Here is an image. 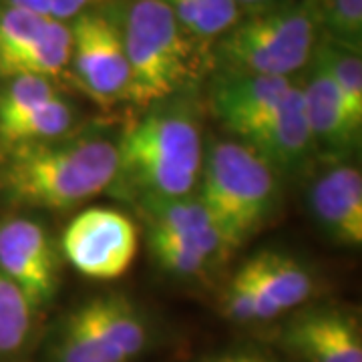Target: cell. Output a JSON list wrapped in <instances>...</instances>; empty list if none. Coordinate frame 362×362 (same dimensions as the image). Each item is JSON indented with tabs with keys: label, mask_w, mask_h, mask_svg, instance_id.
Segmentation results:
<instances>
[{
	"label": "cell",
	"mask_w": 362,
	"mask_h": 362,
	"mask_svg": "<svg viewBox=\"0 0 362 362\" xmlns=\"http://www.w3.org/2000/svg\"><path fill=\"white\" fill-rule=\"evenodd\" d=\"M310 207L316 221L340 246L362 244V177L350 165H338L314 181Z\"/></svg>",
	"instance_id": "obj_11"
},
{
	"label": "cell",
	"mask_w": 362,
	"mask_h": 362,
	"mask_svg": "<svg viewBox=\"0 0 362 362\" xmlns=\"http://www.w3.org/2000/svg\"><path fill=\"white\" fill-rule=\"evenodd\" d=\"M292 89L288 77L232 73L214 90V113L226 129L242 137L250 127L270 115Z\"/></svg>",
	"instance_id": "obj_12"
},
{
	"label": "cell",
	"mask_w": 362,
	"mask_h": 362,
	"mask_svg": "<svg viewBox=\"0 0 362 362\" xmlns=\"http://www.w3.org/2000/svg\"><path fill=\"white\" fill-rule=\"evenodd\" d=\"M238 2V6L240 4H244V6H266V4H270L272 0H235Z\"/></svg>",
	"instance_id": "obj_32"
},
{
	"label": "cell",
	"mask_w": 362,
	"mask_h": 362,
	"mask_svg": "<svg viewBox=\"0 0 362 362\" xmlns=\"http://www.w3.org/2000/svg\"><path fill=\"white\" fill-rule=\"evenodd\" d=\"M33 304L8 276L0 272V352L23 349L33 322Z\"/></svg>",
	"instance_id": "obj_22"
},
{
	"label": "cell",
	"mask_w": 362,
	"mask_h": 362,
	"mask_svg": "<svg viewBox=\"0 0 362 362\" xmlns=\"http://www.w3.org/2000/svg\"><path fill=\"white\" fill-rule=\"evenodd\" d=\"M49 18L16 6L0 13V69L26 49Z\"/></svg>",
	"instance_id": "obj_25"
},
{
	"label": "cell",
	"mask_w": 362,
	"mask_h": 362,
	"mask_svg": "<svg viewBox=\"0 0 362 362\" xmlns=\"http://www.w3.org/2000/svg\"><path fill=\"white\" fill-rule=\"evenodd\" d=\"M71 65L78 85L101 105L131 99V73L121 30L101 14H78L71 28Z\"/></svg>",
	"instance_id": "obj_7"
},
{
	"label": "cell",
	"mask_w": 362,
	"mask_h": 362,
	"mask_svg": "<svg viewBox=\"0 0 362 362\" xmlns=\"http://www.w3.org/2000/svg\"><path fill=\"white\" fill-rule=\"evenodd\" d=\"M199 362H280L274 356L262 354L256 350H226L218 354H209Z\"/></svg>",
	"instance_id": "obj_29"
},
{
	"label": "cell",
	"mask_w": 362,
	"mask_h": 362,
	"mask_svg": "<svg viewBox=\"0 0 362 362\" xmlns=\"http://www.w3.org/2000/svg\"><path fill=\"white\" fill-rule=\"evenodd\" d=\"M252 147L274 171H294L302 168L316 147L312 135L302 89L292 85L270 115L258 121L240 137Z\"/></svg>",
	"instance_id": "obj_10"
},
{
	"label": "cell",
	"mask_w": 362,
	"mask_h": 362,
	"mask_svg": "<svg viewBox=\"0 0 362 362\" xmlns=\"http://www.w3.org/2000/svg\"><path fill=\"white\" fill-rule=\"evenodd\" d=\"M115 180L125 181L141 202L194 194L204 163L199 125L177 109L153 111L117 145Z\"/></svg>",
	"instance_id": "obj_2"
},
{
	"label": "cell",
	"mask_w": 362,
	"mask_h": 362,
	"mask_svg": "<svg viewBox=\"0 0 362 362\" xmlns=\"http://www.w3.org/2000/svg\"><path fill=\"white\" fill-rule=\"evenodd\" d=\"M316 16L308 4L259 11L223 33L218 52L238 75L288 77L310 61Z\"/></svg>",
	"instance_id": "obj_5"
},
{
	"label": "cell",
	"mask_w": 362,
	"mask_h": 362,
	"mask_svg": "<svg viewBox=\"0 0 362 362\" xmlns=\"http://www.w3.org/2000/svg\"><path fill=\"white\" fill-rule=\"evenodd\" d=\"M282 342L302 362H362L361 324L340 308L300 312L286 324Z\"/></svg>",
	"instance_id": "obj_9"
},
{
	"label": "cell",
	"mask_w": 362,
	"mask_h": 362,
	"mask_svg": "<svg viewBox=\"0 0 362 362\" xmlns=\"http://www.w3.org/2000/svg\"><path fill=\"white\" fill-rule=\"evenodd\" d=\"M151 232H163L192 240L209 262L228 258L232 250L223 233L209 216L207 207L197 195L189 194L175 199H147L141 202Z\"/></svg>",
	"instance_id": "obj_13"
},
{
	"label": "cell",
	"mask_w": 362,
	"mask_h": 362,
	"mask_svg": "<svg viewBox=\"0 0 362 362\" xmlns=\"http://www.w3.org/2000/svg\"><path fill=\"white\" fill-rule=\"evenodd\" d=\"M250 264L282 312L296 308L310 298L314 290L310 274L294 258L278 252H259Z\"/></svg>",
	"instance_id": "obj_18"
},
{
	"label": "cell",
	"mask_w": 362,
	"mask_h": 362,
	"mask_svg": "<svg viewBox=\"0 0 362 362\" xmlns=\"http://www.w3.org/2000/svg\"><path fill=\"white\" fill-rule=\"evenodd\" d=\"M54 87L49 78L33 75L11 77L8 85L0 93V129L28 115L33 109L54 97Z\"/></svg>",
	"instance_id": "obj_23"
},
{
	"label": "cell",
	"mask_w": 362,
	"mask_h": 362,
	"mask_svg": "<svg viewBox=\"0 0 362 362\" xmlns=\"http://www.w3.org/2000/svg\"><path fill=\"white\" fill-rule=\"evenodd\" d=\"M52 141L16 145L2 171L4 187L14 199L63 211L85 204L115 181V143L101 137Z\"/></svg>",
	"instance_id": "obj_1"
},
{
	"label": "cell",
	"mask_w": 362,
	"mask_h": 362,
	"mask_svg": "<svg viewBox=\"0 0 362 362\" xmlns=\"http://www.w3.org/2000/svg\"><path fill=\"white\" fill-rule=\"evenodd\" d=\"M199 177L197 197L232 252L272 220L280 195L276 171L246 143H216Z\"/></svg>",
	"instance_id": "obj_3"
},
{
	"label": "cell",
	"mask_w": 362,
	"mask_h": 362,
	"mask_svg": "<svg viewBox=\"0 0 362 362\" xmlns=\"http://www.w3.org/2000/svg\"><path fill=\"white\" fill-rule=\"evenodd\" d=\"M189 35L214 39L228 33L240 16L235 0H163Z\"/></svg>",
	"instance_id": "obj_20"
},
{
	"label": "cell",
	"mask_w": 362,
	"mask_h": 362,
	"mask_svg": "<svg viewBox=\"0 0 362 362\" xmlns=\"http://www.w3.org/2000/svg\"><path fill=\"white\" fill-rule=\"evenodd\" d=\"M302 95L316 145L344 151L358 141L361 129L352 123L334 81L318 59L314 61V71Z\"/></svg>",
	"instance_id": "obj_14"
},
{
	"label": "cell",
	"mask_w": 362,
	"mask_h": 362,
	"mask_svg": "<svg viewBox=\"0 0 362 362\" xmlns=\"http://www.w3.org/2000/svg\"><path fill=\"white\" fill-rule=\"evenodd\" d=\"M226 312L228 316L235 320V322H254L256 320V312H254V304L250 298V290H247L246 280L242 276V272H238L233 276V280L226 290Z\"/></svg>",
	"instance_id": "obj_27"
},
{
	"label": "cell",
	"mask_w": 362,
	"mask_h": 362,
	"mask_svg": "<svg viewBox=\"0 0 362 362\" xmlns=\"http://www.w3.org/2000/svg\"><path fill=\"white\" fill-rule=\"evenodd\" d=\"M51 362H127L93 326L83 306L61 322L49 349Z\"/></svg>",
	"instance_id": "obj_17"
},
{
	"label": "cell",
	"mask_w": 362,
	"mask_h": 362,
	"mask_svg": "<svg viewBox=\"0 0 362 362\" xmlns=\"http://www.w3.org/2000/svg\"><path fill=\"white\" fill-rule=\"evenodd\" d=\"M149 246H151V252L159 262V266L175 276L194 278L206 270V266L209 264V259L199 252V247L187 238L163 232H151L149 233Z\"/></svg>",
	"instance_id": "obj_24"
},
{
	"label": "cell",
	"mask_w": 362,
	"mask_h": 362,
	"mask_svg": "<svg viewBox=\"0 0 362 362\" xmlns=\"http://www.w3.org/2000/svg\"><path fill=\"white\" fill-rule=\"evenodd\" d=\"M240 272H242V276H244V280H246L247 284V290H250V298H252L254 312H256V320H274V318H278L282 314V310L278 308L276 300L272 298L268 288L262 282V278L252 268V264L247 262Z\"/></svg>",
	"instance_id": "obj_28"
},
{
	"label": "cell",
	"mask_w": 362,
	"mask_h": 362,
	"mask_svg": "<svg viewBox=\"0 0 362 362\" xmlns=\"http://www.w3.org/2000/svg\"><path fill=\"white\" fill-rule=\"evenodd\" d=\"M73 119H75L73 107L54 95L37 109H33L28 115L14 121L13 125L0 129V139L8 145L52 141L71 129Z\"/></svg>",
	"instance_id": "obj_19"
},
{
	"label": "cell",
	"mask_w": 362,
	"mask_h": 362,
	"mask_svg": "<svg viewBox=\"0 0 362 362\" xmlns=\"http://www.w3.org/2000/svg\"><path fill=\"white\" fill-rule=\"evenodd\" d=\"M49 2V18L66 21L83 13V8L89 4V0H47Z\"/></svg>",
	"instance_id": "obj_30"
},
{
	"label": "cell",
	"mask_w": 362,
	"mask_h": 362,
	"mask_svg": "<svg viewBox=\"0 0 362 362\" xmlns=\"http://www.w3.org/2000/svg\"><path fill=\"white\" fill-rule=\"evenodd\" d=\"M0 272L40 308L57 292V258L47 232L37 221L14 218L0 226Z\"/></svg>",
	"instance_id": "obj_8"
},
{
	"label": "cell",
	"mask_w": 362,
	"mask_h": 362,
	"mask_svg": "<svg viewBox=\"0 0 362 362\" xmlns=\"http://www.w3.org/2000/svg\"><path fill=\"white\" fill-rule=\"evenodd\" d=\"M131 73V101L151 105L173 95L194 73L187 30L163 0H137L121 30Z\"/></svg>",
	"instance_id": "obj_4"
},
{
	"label": "cell",
	"mask_w": 362,
	"mask_h": 362,
	"mask_svg": "<svg viewBox=\"0 0 362 362\" xmlns=\"http://www.w3.org/2000/svg\"><path fill=\"white\" fill-rule=\"evenodd\" d=\"M71 49V28L61 21L49 18L35 40L0 69V75L8 78L16 75L51 78L69 65Z\"/></svg>",
	"instance_id": "obj_16"
},
{
	"label": "cell",
	"mask_w": 362,
	"mask_h": 362,
	"mask_svg": "<svg viewBox=\"0 0 362 362\" xmlns=\"http://www.w3.org/2000/svg\"><path fill=\"white\" fill-rule=\"evenodd\" d=\"M316 59L326 66L334 81L352 123L362 129V61L361 54L338 45H326L316 52Z\"/></svg>",
	"instance_id": "obj_21"
},
{
	"label": "cell",
	"mask_w": 362,
	"mask_h": 362,
	"mask_svg": "<svg viewBox=\"0 0 362 362\" xmlns=\"http://www.w3.org/2000/svg\"><path fill=\"white\" fill-rule=\"evenodd\" d=\"M11 6L30 11V13H37L49 18V2L47 0H11Z\"/></svg>",
	"instance_id": "obj_31"
},
{
	"label": "cell",
	"mask_w": 362,
	"mask_h": 362,
	"mask_svg": "<svg viewBox=\"0 0 362 362\" xmlns=\"http://www.w3.org/2000/svg\"><path fill=\"white\" fill-rule=\"evenodd\" d=\"M83 310L97 328V332L111 346H115L127 362L139 356L147 346V324L141 312L129 302V298L121 294H105L83 304Z\"/></svg>",
	"instance_id": "obj_15"
},
{
	"label": "cell",
	"mask_w": 362,
	"mask_h": 362,
	"mask_svg": "<svg viewBox=\"0 0 362 362\" xmlns=\"http://www.w3.org/2000/svg\"><path fill=\"white\" fill-rule=\"evenodd\" d=\"M324 25L338 47L358 52L362 39V0H324Z\"/></svg>",
	"instance_id": "obj_26"
},
{
	"label": "cell",
	"mask_w": 362,
	"mask_h": 362,
	"mask_svg": "<svg viewBox=\"0 0 362 362\" xmlns=\"http://www.w3.org/2000/svg\"><path fill=\"white\" fill-rule=\"evenodd\" d=\"M139 233L121 211L90 207L81 211L63 233L66 259L90 280H117L137 256Z\"/></svg>",
	"instance_id": "obj_6"
}]
</instances>
